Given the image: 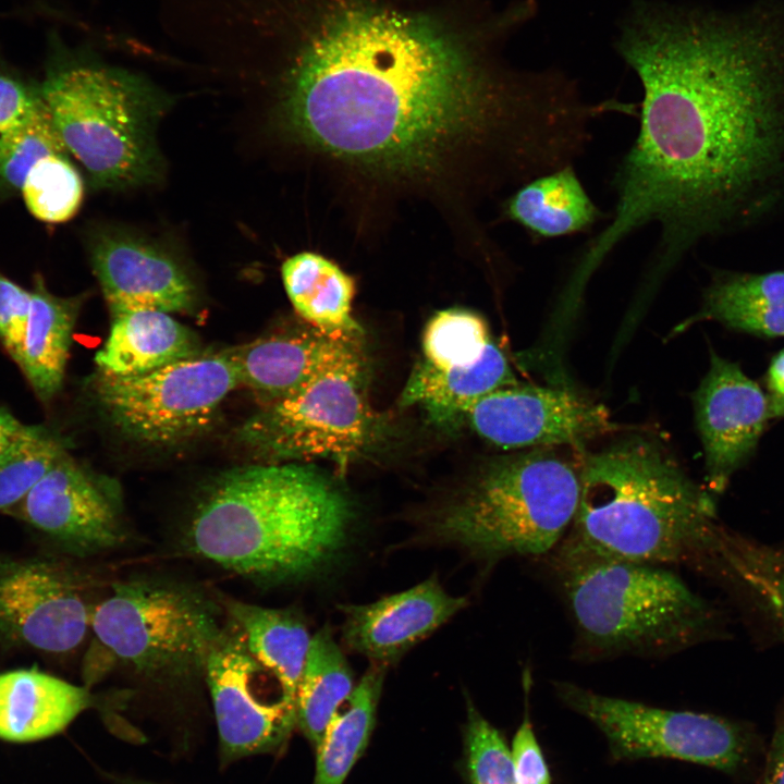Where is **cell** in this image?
<instances>
[{"label":"cell","mask_w":784,"mask_h":784,"mask_svg":"<svg viewBox=\"0 0 784 784\" xmlns=\"http://www.w3.org/2000/svg\"><path fill=\"white\" fill-rule=\"evenodd\" d=\"M216 44L262 71L281 134L375 196L454 200L553 168L572 130L546 71L384 0H228Z\"/></svg>","instance_id":"obj_1"},{"label":"cell","mask_w":784,"mask_h":784,"mask_svg":"<svg viewBox=\"0 0 784 784\" xmlns=\"http://www.w3.org/2000/svg\"><path fill=\"white\" fill-rule=\"evenodd\" d=\"M642 87L608 224L576 256L592 277L641 226L660 228L656 286L784 159V17H724L636 1L617 42Z\"/></svg>","instance_id":"obj_2"},{"label":"cell","mask_w":784,"mask_h":784,"mask_svg":"<svg viewBox=\"0 0 784 784\" xmlns=\"http://www.w3.org/2000/svg\"><path fill=\"white\" fill-rule=\"evenodd\" d=\"M355 523L348 494L314 466L247 465L203 489L182 539L194 555L259 587H278L332 569Z\"/></svg>","instance_id":"obj_3"},{"label":"cell","mask_w":784,"mask_h":784,"mask_svg":"<svg viewBox=\"0 0 784 784\" xmlns=\"http://www.w3.org/2000/svg\"><path fill=\"white\" fill-rule=\"evenodd\" d=\"M579 500L558 547L669 565L716 562L724 532L714 497L658 442L630 436L586 456Z\"/></svg>","instance_id":"obj_4"},{"label":"cell","mask_w":784,"mask_h":784,"mask_svg":"<svg viewBox=\"0 0 784 784\" xmlns=\"http://www.w3.org/2000/svg\"><path fill=\"white\" fill-rule=\"evenodd\" d=\"M93 44L47 34L42 101L95 187L154 183L162 171L157 124L170 98L148 78L103 60Z\"/></svg>","instance_id":"obj_5"},{"label":"cell","mask_w":784,"mask_h":784,"mask_svg":"<svg viewBox=\"0 0 784 784\" xmlns=\"http://www.w3.org/2000/svg\"><path fill=\"white\" fill-rule=\"evenodd\" d=\"M558 548L561 588L586 653H671L714 635V609L671 569Z\"/></svg>","instance_id":"obj_6"},{"label":"cell","mask_w":784,"mask_h":784,"mask_svg":"<svg viewBox=\"0 0 784 784\" xmlns=\"http://www.w3.org/2000/svg\"><path fill=\"white\" fill-rule=\"evenodd\" d=\"M579 491V469L554 454L505 456L432 514L425 532L487 562L543 555L566 536Z\"/></svg>","instance_id":"obj_7"},{"label":"cell","mask_w":784,"mask_h":784,"mask_svg":"<svg viewBox=\"0 0 784 784\" xmlns=\"http://www.w3.org/2000/svg\"><path fill=\"white\" fill-rule=\"evenodd\" d=\"M221 616V607L191 584L146 576L113 584L93 610L85 686L95 684L106 662L113 661L155 683L204 677L225 626Z\"/></svg>","instance_id":"obj_8"},{"label":"cell","mask_w":784,"mask_h":784,"mask_svg":"<svg viewBox=\"0 0 784 784\" xmlns=\"http://www.w3.org/2000/svg\"><path fill=\"white\" fill-rule=\"evenodd\" d=\"M365 355L319 376L298 392L267 403L238 439L273 461L330 460L345 470L375 434L366 397Z\"/></svg>","instance_id":"obj_9"},{"label":"cell","mask_w":784,"mask_h":784,"mask_svg":"<svg viewBox=\"0 0 784 784\" xmlns=\"http://www.w3.org/2000/svg\"><path fill=\"white\" fill-rule=\"evenodd\" d=\"M553 687L564 706L598 727L616 761L676 759L733 774L750 758L749 732L725 718L605 696L571 682Z\"/></svg>","instance_id":"obj_10"},{"label":"cell","mask_w":784,"mask_h":784,"mask_svg":"<svg viewBox=\"0 0 784 784\" xmlns=\"http://www.w3.org/2000/svg\"><path fill=\"white\" fill-rule=\"evenodd\" d=\"M237 385V371L225 350L135 376L99 370L94 380L97 401L111 421L131 438L156 445L203 432Z\"/></svg>","instance_id":"obj_11"},{"label":"cell","mask_w":784,"mask_h":784,"mask_svg":"<svg viewBox=\"0 0 784 784\" xmlns=\"http://www.w3.org/2000/svg\"><path fill=\"white\" fill-rule=\"evenodd\" d=\"M94 607L78 576L47 556L0 558V642L53 656L76 650Z\"/></svg>","instance_id":"obj_12"},{"label":"cell","mask_w":784,"mask_h":784,"mask_svg":"<svg viewBox=\"0 0 784 784\" xmlns=\"http://www.w3.org/2000/svg\"><path fill=\"white\" fill-rule=\"evenodd\" d=\"M265 671L228 617L204 673L226 762L280 749L296 726L295 703L266 689Z\"/></svg>","instance_id":"obj_13"},{"label":"cell","mask_w":784,"mask_h":784,"mask_svg":"<svg viewBox=\"0 0 784 784\" xmlns=\"http://www.w3.org/2000/svg\"><path fill=\"white\" fill-rule=\"evenodd\" d=\"M7 514L77 556L117 549L128 536L117 489L83 468L68 451Z\"/></svg>","instance_id":"obj_14"},{"label":"cell","mask_w":784,"mask_h":784,"mask_svg":"<svg viewBox=\"0 0 784 784\" xmlns=\"http://www.w3.org/2000/svg\"><path fill=\"white\" fill-rule=\"evenodd\" d=\"M461 419L479 437L506 450L579 446L620 429L602 404L560 385L500 388L477 400Z\"/></svg>","instance_id":"obj_15"},{"label":"cell","mask_w":784,"mask_h":784,"mask_svg":"<svg viewBox=\"0 0 784 784\" xmlns=\"http://www.w3.org/2000/svg\"><path fill=\"white\" fill-rule=\"evenodd\" d=\"M694 403L707 490L718 497L755 453L771 419L769 397L737 364L711 351Z\"/></svg>","instance_id":"obj_16"},{"label":"cell","mask_w":784,"mask_h":784,"mask_svg":"<svg viewBox=\"0 0 784 784\" xmlns=\"http://www.w3.org/2000/svg\"><path fill=\"white\" fill-rule=\"evenodd\" d=\"M89 256L112 316L135 310L179 313L194 305L189 277L158 246L105 231L93 237Z\"/></svg>","instance_id":"obj_17"},{"label":"cell","mask_w":784,"mask_h":784,"mask_svg":"<svg viewBox=\"0 0 784 784\" xmlns=\"http://www.w3.org/2000/svg\"><path fill=\"white\" fill-rule=\"evenodd\" d=\"M467 604L438 577L366 604H342V637L348 649L388 665L436 632Z\"/></svg>","instance_id":"obj_18"},{"label":"cell","mask_w":784,"mask_h":784,"mask_svg":"<svg viewBox=\"0 0 784 784\" xmlns=\"http://www.w3.org/2000/svg\"><path fill=\"white\" fill-rule=\"evenodd\" d=\"M225 351L240 384L264 396L267 403L293 395L319 376L365 355L362 340L334 339L311 326Z\"/></svg>","instance_id":"obj_19"},{"label":"cell","mask_w":784,"mask_h":784,"mask_svg":"<svg viewBox=\"0 0 784 784\" xmlns=\"http://www.w3.org/2000/svg\"><path fill=\"white\" fill-rule=\"evenodd\" d=\"M95 696L38 670H14L0 674V739L29 743L64 731Z\"/></svg>","instance_id":"obj_20"},{"label":"cell","mask_w":784,"mask_h":784,"mask_svg":"<svg viewBox=\"0 0 784 784\" xmlns=\"http://www.w3.org/2000/svg\"><path fill=\"white\" fill-rule=\"evenodd\" d=\"M501 218L534 241L589 232L608 220L585 188L574 164L539 174L515 187L501 205Z\"/></svg>","instance_id":"obj_21"},{"label":"cell","mask_w":784,"mask_h":784,"mask_svg":"<svg viewBox=\"0 0 784 784\" xmlns=\"http://www.w3.org/2000/svg\"><path fill=\"white\" fill-rule=\"evenodd\" d=\"M200 353L193 332L168 313L135 310L112 316L109 336L95 362L102 372L135 376Z\"/></svg>","instance_id":"obj_22"},{"label":"cell","mask_w":784,"mask_h":784,"mask_svg":"<svg viewBox=\"0 0 784 784\" xmlns=\"http://www.w3.org/2000/svg\"><path fill=\"white\" fill-rule=\"evenodd\" d=\"M701 321L761 336H784V270L718 273L706 289L700 308L678 323L672 335Z\"/></svg>","instance_id":"obj_23"},{"label":"cell","mask_w":784,"mask_h":784,"mask_svg":"<svg viewBox=\"0 0 784 784\" xmlns=\"http://www.w3.org/2000/svg\"><path fill=\"white\" fill-rule=\"evenodd\" d=\"M20 353L14 360L37 397L48 403L61 389L70 354L72 333L82 304L78 297L49 292L36 274Z\"/></svg>","instance_id":"obj_24"},{"label":"cell","mask_w":784,"mask_h":784,"mask_svg":"<svg viewBox=\"0 0 784 784\" xmlns=\"http://www.w3.org/2000/svg\"><path fill=\"white\" fill-rule=\"evenodd\" d=\"M281 277L295 311L323 334L362 340L352 316L355 281L335 261L315 253H297L282 264Z\"/></svg>","instance_id":"obj_25"},{"label":"cell","mask_w":784,"mask_h":784,"mask_svg":"<svg viewBox=\"0 0 784 784\" xmlns=\"http://www.w3.org/2000/svg\"><path fill=\"white\" fill-rule=\"evenodd\" d=\"M518 383L509 360L491 341L473 365L438 371L419 363L403 390V405H420L440 424L460 420L480 397Z\"/></svg>","instance_id":"obj_26"},{"label":"cell","mask_w":784,"mask_h":784,"mask_svg":"<svg viewBox=\"0 0 784 784\" xmlns=\"http://www.w3.org/2000/svg\"><path fill=\"white\" fill-rule=\"evenodd\" d=\"M224 610L240 628L252 656L280 686L283 697L295 703L311 636L304 621L287 609H274L228 599Z\"/></svg>","instance_id":"obj_27"},{"label":"cell","mask_w":784,"mask_h":784,"mask_svg":"<svg viewBox=\"0 0 784 784\" xmlns=\"http://www.w3.org/2000/svg\"><path fill=\"white\" fill-rule=\"evenodd\" d=\"M353 689L350 664L323 626L311 636L295 696L296 725L315 748Z\"/></svg>","instance_id":"obj_28"},{"label":"cell","mask_w":784,"mask_h":784,"mask_svg":"<svg viewBox=\"0 0 784 784\" xmlns=\"http://www.w3.org/2000/svg\"><path fill=\"white\" fill-rule=\"evenodd\" d=\"M387 665L371 663L331 720L316 750L313 784H343L364 752L376 720Z\"/></svg>","instance_id":"obj_29"},{"label":"cell","mask_w":784,"mask_h":784,"mask_svg":"<svg viewBox=\"0 0 784 784\" xmlns=\"http://www.w3.org/2000/svg\"><path fill=\"white\" fill-rule=\"evenodd\" d=\"M720 564L750 591L784 639V551L726 532Z\"/></svg>","instance_id":"obj_30"},{"label":"cell","mask_w":784,"mask_h":784,"mask_svg":"<svg viewBox=\"0 0 784 784\" xmlns=\"http://www.w3.org/2000/svg\"><path fill=\"white\" fill-rule=\"evenodd\" d=\"M491 341L479 315L461 308L444 309L425 329L420 363L438 371L467 367L482 356Z\"/></svg>","instance_id":"obj_31"},{"label":"cell","mask_w":784,"mask_h":784,"mask_svg":"<svg viewBox=\"0 0 784 784\" xmlns=\"http://www.w3.org/2000/svg\"><path fill=\"white\" fill-rule=\"evenodd\" d=\"M29 213L46 223H62L78 211L84 186L68 154H50L38 159L20 187Z\"/></svg>","instance_id":"obj_32"},{"label":"cell","mask_w":784,"mask_h":784,"mask_svg":"<svg viewBox=\"0 0 784 784\" xmlns=\"http://www.w3.org/2000/svg\"><path fill=\"white\" fill-rule=\"evenodd\" d=\"M65 451L64 441L50 429L25 425L0 457V513L17 505Z\"/></svg>","instance_id":"obj_33"},{"label":"cell","mask_w":784,"mask_h":784,"mask_svg":"<svg viewBox=\"0 0 784 784\" xmlns=\"http://www.w3.org/2000/svg\"><path fill=\"white\" fill-rule=\"evenodd\" d=\"M50 154H68L44 107L22 125L0 134V186L20 189L32 166Z\"/></svg>","instance_id":"obj_34"},{"label":"cell","mask_w":784,"mask_h":784,"mask_svg":"<svg viewBox=\"0 0 784 784\" xmlns=\"http://www.w3.org/2000/svg\"><path fill=\"white\" fill-rule=\"evenodd\" d=\"M466 767L470 784H518L512 755L501 732L467 699Z\"/></svg>","instance_id":"obj_35"},{"label":"cell","mask_w":784,"mask_h":784,"mask_svg":"<svg viewBox=\"0 0 784 784\" xmlns=\"http://www.w3.org/2000/svg\"><path fill=\"white\" fill-rule=\"evenodd\" d=\"M42 107L39 83L26 78L0 54V134L22 125Z\"/></svg>","instance_id":"obj_36"},{"label":"cell","mask_w":784,"mask_h":784,"mask_svg":"<svg viewBox=\"0 0 784 784\" xmlns=\"http://www.w3.org/2000/svg\"><path fill=\"white\" fill-rule=\"evenodd\" d=\"M531 687L529 673L524 675L525 712L510 748L518 784H552L549 767L536 737L528 712Z\"/></svg>","instance_id":"obj_37"},{"label":"cell","mask_w":784,"mask_h":784,"mask_svg":"<svg viewBox=\"0 0 784 784\" xmlns=\"http://www.w3.org/2000/svg\"><path fill=\"white\" fill-rule=\"evenodd\" d=\"M30 306V291L0 272V342L16 359L25 332Z\"/></svg>","instance_id":"obj_38"},{"label":"cell","mask_w":784,"mask_h":784,"mask_svg":"<svg viewBox=\"0 0 784 784\" xmlns=\"http://www.w3.org/2000/svg\"><path fill=\"white\" fill-rule=\"evenodd\" d=\"M767 389L771 419L784 417V347L769 365Z\"/></svg>","instance_id":"obj_39"},{"label":"cell","mask_w":784,"mask_h":784,"mask_svg":"<svg viewBox=\"0 0 784 784\" xmlns=\"http://www.w3.org/2000/svg\"><path fill=\"white\" fill-rule=\"evenodd\" d=\"M764 784H784V711L777 720L768 754Z\"/></svg>","instance_id":"obj_40"},{"label":"cell","mask_w":784,"mask_h":784,"mask_svg":"<svg viewBox=\"0 0 784 784\" xmlns=\"http://www.w3.org/2000/svg\"><path fill=\"white\" fill-rule=\"evenodd\" d=\"M24 428L10 411L0 407V457L17 441Z\"/></svg>","instance_id":"obj_41"},{"label":"cell","mask_w":784,"mask_h":784,"mask_svg":"<svg viewBox=\"0 0 784 784\" xmlns=\"http://www.w3.org/2000/svg\"><path fill=\"white\" fill-rule=\"evenodd\" d=\"M118 784H156L151 782H145L140 780H134V779H121L118 781Z\"/></svg>","instance_id":"obj_42"}]
</instances>
